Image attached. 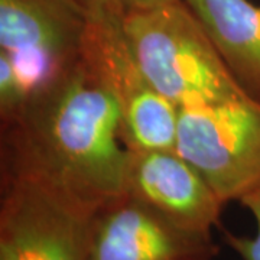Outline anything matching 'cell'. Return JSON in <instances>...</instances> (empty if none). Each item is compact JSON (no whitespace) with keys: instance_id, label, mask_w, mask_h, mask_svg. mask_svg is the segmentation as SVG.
<instances>
[{"instance_id":"cell-1","label":"cell","mask_w":260,"mask_h":260,"mask_svg":"<svg viewBox=\"0 0 260 260\" xmlns=\"http://www.w3.org/2000/svg\"><path fill=\"white\" fill-rule=\"evenodd\" d=\"M3 129V174L34 178L100 210L126 194L129 149L117 104L83 59Z\"/></svg>"},{"instance_id":"cell-2","label":"cell","mask_w":260,"mask_h":260,"mask_svg":"<svg viewBox=\"0 0 260 260\" xmlns=\"http://www.w3.org/2000/svg\"><path fill=\"white\" fill-rule=\"evenodd\" d=\"M123 26L145 75L178 110L250 94L182 0L129 13Z\"/></svg>"},{"instance_id":"cell-3","label":"cell","mask_w":260,"mask_h":260,"mask_svg":"<svg viewBox=\"0 0 260 260\" xmlns=\"http://www.w3.org/2000/svg\"><path fill=\"white\" fill-rule=\"evenodd\" d=\"M81 59L117 104L120 136L129 150L175 148L178 109L145 75L130 48L123 15L90 6Z\"/></svg>"},{"instance_id":"cell-4","label":"cell","mask_w":260,"mask_h":260,"mask_svg":"<svg viewBox=\"0 0 260 260\" xmlns=\"http://www.w3.org/2000/svg\"><path fill=\"white\" fill-rule=\"evenodd\" d=\"M175 149L225 203L260 184V100L244 94L178 110Z\"/></svg>"},{"instance_id":"cell-5","label":"cell","mask_w":260,"mask_h":260,"mask_svg":"<svg viewBox=\"0 0 260 260\" xmlns=\"http://www.w3.org/2000/svg\"><path fill=\"white\" fill-rule=\"evenodd\" d=\"M97 211L45 182L3 174L0 260H90Z\"/></svg>"},{"instance_id":"cell-6","label":"cell","mask_w":260,"mask_h":260,"mask_svg":"<svg viewBox=\"0 0 260 260\" xmlns=\"http://www.w3.org/2000/svg\"><path fill=\"white\" fill-rule=\"evenodd\" d=\"M87 26L80 0H0V51L29 97L81 61Z\"/></svg>"},{"instance_id":"cell-7","label":"cell","mask_w":260,"mask_h":260,"mask_svg":"<svg viewBox=\"0 0 260 260\" xmlns=\"http://www.w3.org/2000/svg\"><path fill=\"white\" fill-rule=\"evenodd\" d=\"M211 234L189 232L124 194L94 215L90 260H211Z\"/></svg>"},{"instance_id":"cell-8","label":"cell","mask_w":260,"mask_h":260,"mask_svg":"<svg viewBox=\"0 0 260 260\" xmlns=\"http://www.w3.org/2000/svg\"><path fill=\"white\" fill-rule=\"evenodd\" d=\"M126 194L189 232L211 234L224 203L175 148L129 150Z\"/></svg>"},{"instance_id":"cell-9","label":"cell","mask_w":260,"mask_h":260,"mask_svg":"<svg viewBox=\"0 0 260 260\" xmlns=\"http://www.w3.org/2000/svg\"><path fill=\"white\" fill-rule=\"evenodd\" d=\"M232 74L260 100V6L250 0H182Z\"/></svg>"},{"instance_id":"cell-10","label":"cell","mask_w":260,"mask_h":260,"mask_svg":"<svg viewBox=\"0 0 260 260\" xmlns=\"http://www.w3.org/2000/svg\"><path fill=\"white\" fill-rule=\"evenodd\" d=\"M29 99L23 80L9 56L0 51V117L2 124L18 114Z\"/></svg>"},{"instance_id":"cell-11","label":"cell","mask_w":260,"mask_h":260,"mask_svg":"<svg viewBox=\"0 0 260 260\" xmlns=\"http://www.w3.org/2000/svg\"><path fill=\"white\" fill-rule=\"evenodd\" d=\"M253 215L256 221L254 236H237L230 232H223L224 242L242 260H260V184L239 201Z\"/></svg>"},{"instance_id":"cell-12","label":"cell","mask_w":260,"mask_h":260,"mask_svg":"<svg viewBox=\"0 0 260 260\" xmlns=\"http://www.w3.org/2000/svg\"><path fill=\"white\" fill-rule=\"evenodd\" d=\"M80 2L85 8L102 5V6H107V8L117 10L123 16H126L129 13L156 9V8L172 5V3H177L181 0H80Z\"/></svg>"}]
</instances>
